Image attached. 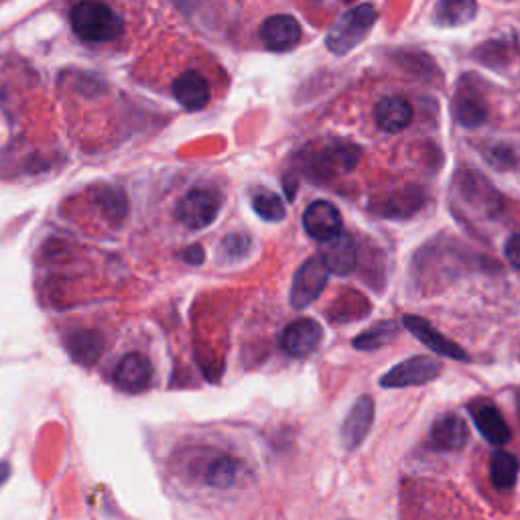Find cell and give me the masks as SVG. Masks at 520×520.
I'll return each mask as SVG.
<instances>
[{"mask_svg":"<svg viewBox=\"0 0 520 520\" xmlns=\"http://www.w3.org/2000/svg\"><path fill=\"white\" fill-rule=\"evenodd\" d=\"M378 19V13L372 5H358L346 11L325 35V45L334 55H348L356 49L370 33Z\"/></svg>","mask_w":520,"mask_h":520,"instance_id":"obj_1","label":"cell"},{"mask_svg":"<svg viewBox=\"0 0 520 520\" xmlns=\"http://www.w3.org/2000/svg\"><path fill=\"white\" fill-rule=\"evenodd\" d=\"M76 35L90 43L112 41L122 33L120 17L102 3H80L70 13Z\"/></svg>","mask_w":520,"mask_h":520,"instance_id":"obj_2","label":"cell"},{"mask_svg":"<svg viewBox=\"0 0 520 520\" xmlns=\"http://www.w3.org/2000/svg\"><path fill=\"white\" fill-rule=\"evenodd\" d=\"M222 200L212 189H191L177 204V218L189 230H204L212 226L220 214Z\"/></svg>","mask_w":520,"mask_h":520,"instance_id":"obj_3","label":"cell"},{"mask_svg":"<svg viewBox=\"0 0 520 520\" xmlns=\"http://www.w3.org/2000/svg\"><path fill=\"white\" fill-rule=\"evenodd\" d=\"M360 155H362V151L358 149V145L334 141L330 145L321 147L319 151H315L309 157L307 165L319 177H336V175H344V173L352 171L358 165Z\"/></svg>","mask_w":520,"mask_h":520,"instance_id":"obj_4","label":"cell"},{"mask_svg":"<svg viewBox=\"0 0 520 520\" xmlns=\"http://www.w3.org/2000/svg\"><path fill=\"white\" fill-rule=\"evenodd\" d=\"M443 370V364L431 356H413L395 368H390L382 378L380 386L384 388H405L419 386L435 380Z\"/></svg>","mask_w":520,"mask_h":520,"instance_id":"obj_5","label":"cell"},{"mask_svg":"<svg viewBox=\"0 0 520 520\" xmlns=\"http://www.w3.org/2000/svg\"><path fill=\"white\" fill-rule=\"evenodd\" d=\"M195 480H200L206 488H212L216 492L232 490L240 484L244 476V464L232 455L220 453L210 458L206 464H195L193 468Z\"/></svg>","mask_w":520,"mask_h":520,"instance_id":"obj_6","label":"cell"},{"mask_svg":"<svg viewBox=\"0 0 520 520\" xmlns=\"http://www.w3.org/2000/svg\"><path fill=\"white\" fill-rule=\"evenodd\" d=\"M328 277H330V271L325 269V265L321 263L319 256L305 260V263L299 267V271L295 273V279H293L291 305L295 309H305L315 299H319L325 285H328Z\"/></svg>","mask_w":520,"mask_h":520,"instance_id":"obj_7","label":"cell"},{"mask_svg":"<svg viewBox=\"0 0 520 520\" xmlns=\"http://www.w3.org/2000/svg\"><path fill=\"white\" fill-rule=\"evenodd\" d=\"M403 325L419 342H423L431 352H435V354H439L443 358L458 360V362H470V354L464 348H460L455 342H451L449 338H445L443 334H439L427 319H423L419 315H405L403 317Z\"/></svg>","mask_w":520,"mask_h":520,"instance_id":"obj_8","label":"cell"},{"mask_svg":"<svg viewBox=\"0 0 520 520\" xmlns=\"http://www.w3.org/2000/svg\"><path fill=\"white\" fill-rule=\"evenodd\" d=\"M342 226H344L342 214L330 202H323V200L313 202L311 206H307V210L303 214L305 232L321 244L342 234Z\"/></svg>","mask_w":520,"mask_h":520,"instance_id":"obj_9","label":"cell"},{"mask_svg":"<svg viewBox=\"0 0 520 520\" xmlns=\"http://www.w3.org/2000/svg\"><path fill=\"white\" fill-rule=\"evenodd\" d=\"M321 338H323L321 325L311 317H301V319L293 321L283 332L281 348L291 358H305L317 350V346L321 344Z\"/></svg>","mask_w":520,"mask_h":520,"instance_id":"obj_10","label":"cell"},{"mask_svg":"<svg viewBox=\"0 0 520 520\" xmlns=\"http://www.w3.org/2000/svg\"><path fill=\"white\" fill-rule=\"evenodd\" d=\"M468 411L478 427V431L482 433V437L492 443V445H506L512 439V431L506 423V419L502 417L500 409L488 401V399H474L468 405Z\"/></svg>","mask_w":520,"mask_h":520,"instance_id":"obj_11","label":"cell"},{"mask_svg":"<svg viewBox=\"0 0 520 520\" xmlns=\"http://www.w3.org/2000/svg\"><path fill=\"white\" fill-rule=\"evenodd\" d=\"M260 41L277 53L291 51L301 41V25L291 15H273L263 25H260Z\"/></svg>","mask_w":520,"mask_h":520,"instance_id":"obj_12","label":"cell"},{"mask_svg":"<svg viewBox=\"0 0 520 520\" xmlns=\"http://www.w3.org/2000/svg\"><path fill=\"white\" fill-rule=\"evenodd\" d=\"M153 378V366L141 352L126 354L114 368L112 380L124 393H141Z\"/></svg>","mask_w":520,"mask_h":520,"instance_id":"obj_13","label":"cell"},{"mask_svg":"<svg viewBox=\"0 0 520 520\" xmlns=\"http://www.w3.org/2000/svg\"><path fill=\"white\" fill-rule=\"evenodd\" d=\"M319 258L330 273H334L338 277L350 275L358 263V250H356L354 238L350 234L342 232L336 238L323 242Z\"/></svg>","mask_w":520,"mask_h":520,"instance_id":"obj_14","label":"cell"},{"mask_svg":"<svg viewBox=\"0 0 520 520\" xmlns=\"http://www.w3.org/2000/svg\"><path fill=\"white\" fill-rule=\"evenodd\" d=\"M374 423V399L364 395L350 409L344 425H342V445L346 449H356L362 445L370 427Z\"/></svg>","mask_w":520,"mask_h":520,"instance_id":"obj_15","label":"cell"},{"mask_svg":"<svg viewBox=\"0 0 520 520\" xmlns=\"http://www.w3.org/2000/svg\"><path fill=\"white\" fill-rule=\"evenodd\" d=\"M413 106L401 96H386L374 108V120L384 133H401L413 122Z\"/></svg>","mask_w":520,"mask_h":520,"instance_id":"obj_16","label":"cell"},{"mask_svg":"<svg viewBox=\"0 0 520 520\" xmlns=\"http://www.w3.org/2000/svg\"><path fill=\"white\" fill-rule=\"evenodd\" d=\"M173 96L187 110H202L210 102V84L198 72H185L173 82Z\"/></svg>","mask_w":520,"mask_h":520,"instance_id":"obj_17","label":"cell"},{"mask_svg":"<svg viewBox=\"0 0 520 520\" xmlns=\"http://www.w3.org/2000/svg\"><path fill=\"white\" fill-rule=\"evenodd\" d=\"M468 425L458 415H443L431 427V445L435 449L460 451L468 443Z\"/></svg>","mask_w":520,"mask_h":520,"instance_id":"obj_18","label":"cell"},{"mask_svg":"<svg viewBox=\"0 0 520 520\" xmlns=\"http://www.w3.org/2000/svg\"><path fill=\"white\" fill-rule=\"evenodd\" d=\"M478 13V5L472 0H443L433 9V23L437 27H462L474 21Z\"/></svg>","mask_w":520,"mask_h":520,"instance_id":"obj_19","label":"cell"},{"mask_svg":"<svg viewBox=\"0 0 520 520\" xmlns=\"http://www.w3.org/2000/svg\"><path fill=\"white\" fill-rule=\"evenodd\" d=\"M486 114H488L486 102L474 90L466 88V90H460L458 96H455V116H458V120L464 126H468V128L480 126L486 120Z\"/></svg>","mask_w":520,"mask_h":520,"instance_id":"obj_20","label":"cell"},{"mask_svg":"<svg viewBox=\"0 0 520 520\" xmlns=\"http://www.w3.org/2000/svg\"><path fill=\"white\" fill-rule=\"evenodd\" d=\"M520 464L516 455L508 451H496L490 460V478L498 490H510L516 484Z\"/></svg>","mask_w":520,"mask_h":520,"instance_id":"obj_21","label":"cell"},{"mask_svg":"<svg viewBox=\"0 0 520 520\" xmlns=\"http://www.w3.org/2000/svg\"><path fill=\"white\" fill-rule=\"evenodd\" d=\"M399 332H401V328H399V323H395V321L376 323L374 328H370L368 332L354 338V348L356 350H376L380 346H386V344L393 342L399 336Z\"/></svg>","mask_w":520,"mask_h":520,"instance_id":"obj_22","label":"cell"},{"mask_svg":"<svg viewBox=\"0 0 520 520\" xmlns=\"http://www.w3.org/2000/svg\"><path fill=\"white\" fill-rule=\"evenodd\" d=\"M68 348H70L72 356L76 358V362H82L88 366L100 358L102 338L96 332H78L76 336L70 338Z\"/></svg>","mask_w":520,"mask_h":520,"instance_id":"obj_23","label":"cell"},{"mask_svg":"<svg viewBox=\"0 0 520 520\" xmlns=\"http://www.w3.org/2000/svg\"><path fill=\"white\" fill-rule=\"evenodd\" d=\"M252 208L260 218L267 220V222H281L287 214L283 200L279 198L277 193L267 191V189H258L252 195Z\"/></svg>","mask_w":520,"mask_h":520,"instance_id":"obj_24","label":"cell"},{"mask_svg":"<svg viewBox=\"0 0 520 520\" xmlns=\"http://www.w3.org/2000/svg\"><path fill=\"white\" fill-rule=\"evenodd\" d=\"M248 250H250V238L244 232H234V234L226 236L222 242V252L230 260L244 258L248 254Z\"/></svg>","mask_w":520,"mask_h":520,"instance_id":"obj_25","label":"cell"},{"mask_svg":"<svg viewBox=\"0 0 520 520\" xmlns=\"http://www.w3.org/2000/svg\"><path fill=\"white\" fill-rule=\"evenodd\" d=\"M504 254L508 263L520 271V232L512 234L504 246Z\"/></svg>","mask_w":520,"mask_h":520,"instance_id":"obj_26","label":"cell"},{"mask_svg":"<svg viewBox=\"0 0 520 520\" xmlns=\"http://www.w3.org/2000/svg\"><path fill=\"white\" fill-rule=\"evenodd\" d=\"M181 256H183V260H185L187 265H202L204 258H206V252H204V248L200 244H193L187 250H183Z\"/></svg>","mask_w":520,"mask_h":520,"instance_id":"obj_27","label":"cell"}]
</instances>
